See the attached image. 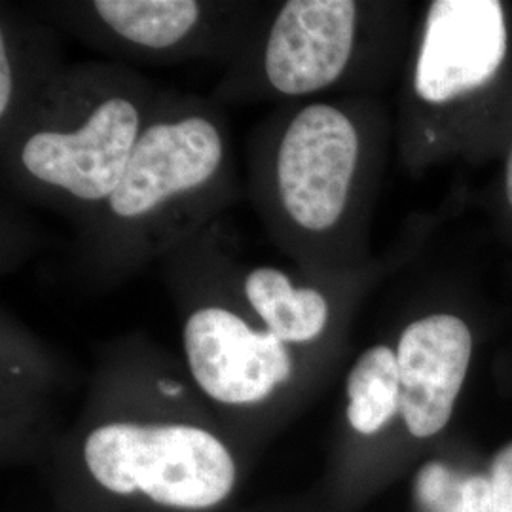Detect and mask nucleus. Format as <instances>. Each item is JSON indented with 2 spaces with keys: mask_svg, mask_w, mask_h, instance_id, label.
<instances>
[{
  "mask_svg": "<svg viewBox=\"0 0 512 512\" xmlns=\"http://www.w3.org/2000/svg\"><path fill=\"white\" fill-rule=\"evenodd\" d=\"M177 378L156 376L145 395L107 393L73 442L71 492L95 512H215L241 482L236 440L184 403Z\"/></svg>",
  "mask_w": 512,
  "mask_h": 512,
  "instance_id": "f257e3e1",
  "label": "nucleus"
},
{
  "mask_svg": "<svg viewBox=\"0 0 512 512\" xmlns=\"http://www.w3.org/2000/svg\"><path fill=\"white\" fill-rule=\"evenodd\" d=\"M158 101L147 82L120 67L59 69L2 129L12 181L92 219L122 181Z\"/></svg>",
  "mask_w": 512,
  "mask_h": 512,
  "instance_id": "f03ea898",
  "label": "nucleus"
},
{
  "mask_svg": "<svg viewBox=\"0 0 512 512\" xmlns=\"http://www.w3.org/2000/svg\"><path fill=\"white\" fill-rule=\"evenodd\" d=\"M230 184V143L220 114L198 99L156 103L122 181L90 222L107 258L162 253L219 209Z\"/></svg>",
  "mask_w": 512,
  "mask_h": 512,
  "instance_id": "7ed1b4c3",
  "label": "nucleus"
},
{
  "mask_svg": "<svg viewBox=\"0 0 512 512\" xmlns=\"http://www.w3.org/2000/svg\"><path fill=\"white\" fill-rule=\"evenodd\" d=\"M359 152L353 120L325 101L293 107L272 122L255 164L256 200L294 255L300 241L327 236L340 224Z\"/></svg>",
  "mask_w": 512,
  "mask_h": 512,
  "instance_id": "20e7f679",
  "label": "nucleus"
},
{
  "mask_svg": "<svg viewBox=\"0 0 512 512\" xmlns=\"http://www.w3.org/2000/svg\"><path fill=\"white\" fill-rule=\"evenodd\" d=\"M183 353L194 387L228 418L262 425L298 397L304 351L287 346L247 304L205 298L186 311Z\"/></svg>",
  "mask_w": 512,
  "mask_h": 512,
  "instance_id": "39448f33",
  "label": "nucleus"
},
{
  "mask_svg": "<svg viewBox=\"0 0 512 512\" xmlns=\"http://www.w3.org/2000/svg\"><path fill=\"white\" fill-rule=\"evenodd\" d=\"M401 408L395 473L416 467L450 425L473 359V334L452 313H431L404 327L397 342Z\"/></svg>",
  "mask_w": 512,
  "mask_h": 512,
  "instance_id": "423d86ee",
  "label": "nucleus"
},
{
  "mask_svg": "<svg viewBox=\"0 0 512 512\" xmlns=\"http://www.w3.org/2000/svg\"><path fill=\"white\" fill-rule=\"evenodd\" d=\"M353 0H287L258 42V76L277 97L302 99L336 84L357 38Z\"/></svg>",
  "mask_w": 512,
  "mask_h": 512,
  "instance_id": "0eeeda50",
  "label": "nucleus"
},
{
  "mask_svg": "<svg viewBox=\"0 0 512 512\" xmlns=\"http://www.w3.org/2000/svg\"><path fill=\"white\" fill-rule=\"evenodd\" d=\"M507 54V27L501 2L435 0L414 71L421 101L442 105L494 78Z\"/></svg>",
  "mask_w": 512,
  "mask_h": 512,
  "instance_id": "6e6552de",
  "label": "nucleus"
},
{
  "mask_svg": "<svg viewBox=\"0 0 512 512\" xmlns=\"http://www.w3.org/2000/svg\"><path fill=\"white\" fill-rule=\"evenodd\" d=\"M224 6L198 0H93L78 8L90 35L135 57L179 59L220 37Z\"/></svg>",
  "mask_w": 512,
  "mask_h": 512,
  "instance_id": "1a4fd4ad",
  "label": "nucleus"
},
{
  "mask_svg": "<svg viewBox=\"0 0 512 512\" xmlns=\"http://www.w3.org/2000/svg\"><path fill=\"white\" fill-rule=\"evenodd\" d=\"M241 294L256 319L287 346L308 353L323 342L330 325V306L325 294L294 283L275 266L249 270Z\"/></svg>",
  "mask_w": 512,
  "mask_h": 512,
  "instance_id": "9d476101",
  "label": "nucleus"
},
{
  "mask_svg": "<svg viewBox=\"0 0 512 512\" xmlns=\"http://www.w3.org/2000/svg\"><path fill=\"white\" fill-rule=\"evenodd\" d=\"M412 512H492L490 463L467 450L423 459L412 478Z\"/></svg>",
  "mask_w": 512,
  "mask_h": 512,
  "instance_id": "9b49d317",
  "label": "nucleus"
},
{
  "mask_svg": "<svg viewBox=\"0 0 512 512\" xmlns=\"http://www.w3.org/2000/svg\"><path fill=\"white\" fill-rule=\"evenodd\" d=\"M492 512H512V440L490 459Z\"/></svg>",
  "mask_w": 512,
  "mask_h": 512,
  "instance_id": "f8f14e48",
  "label": "nucleus"
},
{
  "mask_svg": "<svg viewBox=\"0 0 512 512\" xmlns=\"http://www.w3.org/2000/svg\"><path fill=\"white\" fill-rule=\"evenodd\" d=\"M507 198H509L512 207V152L509 160H507Z\"/></svg>",
  "mask_w": 512,
  "mask_h": 512,
  "instance_id": "ddd939ff",
  "label": "nucleus"
},
{
  "mask_svg": "<svg viewBox=\"0 0 512 512\" xmlns=\"http://www.w3.org/2000/svg\"><path fill=\"white\" fill-rule=\"evenodd\" d=\"M260 512H285V511H260Z\"/></svg>",
  "mask_w": 512,
  "mask_h": 512,
  "instance_id": "4468645a",
  "label": "nucleus"
}]
</instances>
